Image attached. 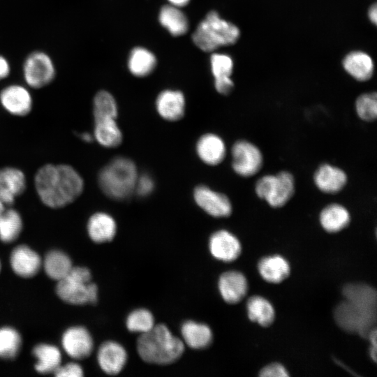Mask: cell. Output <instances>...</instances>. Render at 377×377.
<instances>
[{
    "instance_id": "41",
    "label": "cell",
    "mask_w": 377,
    "mask_h": 377,
    "mask_svg": "<svg viewBox=\"0 0 377 377\" xmlns=\"http://www.w3.org/2000/svg\"><path fill=\"white\" fill-rule=\"evenodd\" d=\"M376 328L370 331L367 338L369 339L371 347L369 348V355L374 362L376 361Z\"/></svg>"
},
{
    "instance_id": "33",
    "label": "cell",
    "mask_w": 377,
    "mask_h": 377,
    "mask_svg": "<svg viewBox=\"0 0 377 377\" xmlns=\"http://www.w3.org/2000/svg\"><path fill=\"white\" fill-rule=\"evenodd\" d=\"M117 114L118 108L114 96L107 91L97 92L93 101L94 119H116Z\"/></svg>"
},
{
    "instance_id": "36",
    "label": "cell",
    "mask_w": 377,
    "mask_h": 377,
    "mask_svg": "<svg viewBox=\"0 0 377 377\" xmlns=\"http://www.w3.org/2000/svg\"><path fill=\"white\" fill-rule=\"evenodd\" d=\"M210 66L214 81L231 78L234 61L230 55L225 53H213L210 57Z\"/></svg>"
},
{
    "instance_id": "27",
    "label": "cell",
    "mask_w": 377,
    "mask_h": 377,
    "mask_svg": "<svg viewBox=\"0 0 377 377\" xmlns=\"http://www.w3.org/2000/svg\"><path fill=\"white\" fill-rule=\"evenodd\" d=\"M94 138L103 147L113 148L122 141V133L116 119L103 118L94 119Z\"/></svg>"
},
{
    "instance_id": "11",
    "label": "cell",
    "mask_w": 377,
    "mask_h": 377,
    "mask_svg": "<svg viewBox=\"0 0 377 377\" xmlns=\"http://www.w3.org/2000/svg\"><path fill=\"white\" fill-rule=\"evenodd\" d=\"M211 255L225 263L235 260L241 254L242 246L238 238L226 230L214 232L209 239Z\"/></svg>"
},
{
    "instance_id": "29",
    "label": "cell",
    "mask_w": 377,
    "mask_h": 377,
    "mask_svg": "<svg viewBox=\"0 0 377 377\" xmlns=\"http://www.w3.org/2000/svg\"><path fill=\"white\" fill-rule=\"evenodd\" d=\"M249 318L263 327L269 326L274 320L275 311L272 304L265 298L255 295L246 302Z\"/></svg>"
},
{
    "instance_id": "28",
    "label": "cell",
    "mask_w": 377,
    "mask_h": 377,
    "mask_svg": "<svg viewBox=\"0 0 377 377\" xmlns=\"http://www.w3.org/2000/svg\"><path fill=\"white\" fill-rule=\"evenodd\" d=\"M156 66L154 54L143 47H135L131 51L128 59V68L136 77L149 75Z\"/></svg>"
},
{
    "instance_id": "6",
    "label": "cell",
    "mask_w": 377,
    "mask_h": 377,
    "mask_svg": "<svg viewBox=\"0 0 377 377\" xmlns=\"http://www.w3.org/2000/svg\"><path fill=\"white\" fill-rule=\"evenodd\" d=\"M91 279V272L87 267H73L64 278L58 281L57 293L69 304H94L98 299V287Z\"/></svg>"
},
{
    "instance_id": "4",
    "label": "cell",
    "mask_w": 377,
    "mask_h": 377,
    "mask_svg": "<svg viewBox=\"0 0 377 377\" xmlns=\"http://www.w3.org/2000/svg\"><path fill=\"white\" fill-rule=\"evenodd\" d=\"M240 36L236 24L222 18L216 10H211L198 24L192 39L199 49L212 52L221 47L235 44Z\"/></svg>"
},
{
    "instance_id": "18",
    "label": "cell",
    "mask_w": 377,
    "mask_h": 377,
    "mask_svg": "<svg viewBox=\"0 0 377 377\" xmlns=\"http://www.w3.org/2000/svg\"><path fill=\"white\" fill-rule=\"evenodd\" d=\"M347 181L344 170L328 163L320 165L313 175L315 185L325 193H339L345 187Z\"/></svg>"
},
{
    "instance_id": "16",
    "label": "cell",
    "mask_w": 377,
    "mask_h": 377,
    "mask_svg": "<svg viewBox=\"0 0 377 377\" xmlns=\"http://www.w3.org/2000/svg\"><path fill=\"white\" fill-rule=\"evenodd\" d=\"M341 65L343 70L358 82H367L374 75L375 66L373 58L360 50L348 52L343 57Z\"/></svg>"
},
{
    "instance_id": "24",
    "label": "cell",
    "mask_w": 377,
    "mask_h": 377,
    "mask_svg": "<svg viewBox=\"0 0 377 377\" xmlns=\"http://www.w3.org/2000/svg\"><path fill=\"white\" fill-rule=\"evenodd\" d=\"M258 270L265 281L278 283L289 276L290 267L286 258L274 255L261 258L258 263Z\"/></svg>"
},
{
    "instance_id": "19",
    "label": "cell",
    "mask_w": 377,
    "mask_h": 377,
    "mask_svg": "<svg viewBox=\"0 0 377 377\" xmlns=\"http://www.w3.org/2000/svg\"><path fill=\"white\" fill-rule=\"evenodd\" d=\"M185 104V97L182 91L165 89L158 94L156 109L163 119L176 121L184 115Z\"/></svg>"
},
{
    "instance_id": "38",
    "label": "cell",
    "mask_w": 377,
    "mask_h": 377,
    "mask_svg": "<svg viewBox=\"0 0 377 377\" xmlns=\"http://www.w3.org/2000/svg\"><path fill=\"white\" fill-rule=\"evenodd\" d=\"M154 188L153 178L147 174L138 177L135 191L141 197H145L151 193Z\"/></svg>"
},
{
    "instance_id": "10",
    "label": "cell",
    "mask_w": 377,
    "mask_h": 377,
    "mask_svg": "<svg viewBox=\"0 0 377 377\" xmlns=\"http://www.w3.org/2000/svg\"><path fill=\"white\" fill-rule=\"evenodd\" d=\"M193 198L195 203L212 216L224 218L232 213V207L229 198L205 185H198L195 188Z\"/></svg>"
},
{
    "instance_id": "46",
    "label": "cell",
    "mask_w": 377,
    "mask_h": 377,
    "mask_svg": "<svg viewBox=\"0 0 377 377\" xmlns=\"http://www.w3.org/2000/svg\"><path fill=\"white\" fill-rule=\"evenodd\" d=\"M5 205L0 200V215L5 210Z\"/></svg>"
},
{
    "instance_id": "37",
    "label": "cell",
    "mask_w": 377,
    "mask_h": 377,
    "mask_svg": "<svg viewBox=\"0 0 377 377\" xmlns=\"http://www.w3.org/2000/svg\"><path fill=\"white\" fill-rule=\"evenodd\" d=\"M357 116L364 121H371L377 117V95L376 92L364 93L360 95L355 104Z\"/></svg>"
},
{
    "instance_id": "35",
    "label": "cell",
    "mask_w": 377,
    "mask_h": 377,
    "mask_svg": "<svg viewBox=\"0 0 377 377\" xmlns=\"http://www.w3.org/2000/svg\"><path fill=\"white\" fill-rule=\"evenodd\" d=\"M21 337L13 328L4 327L0 329V357L13 359L21 346Z\"/></svg>"
},
{
    "instance_id": "3",
    "label": "cell",
    "mask_w": 377,
    "mask_h": 377,
    "mask_svg": "<svg viewBox=\"0 0 377 377\" xmlns=\"http://www.w3.org/2000/svg\"><path fill=\"white\" fill-rule=\"evenodd\" d=\"M185 345L164 324L155 325L148 332L140 334L137 351L140 358L150 364H169L182 355Z\"/></svg>"
},
{
    "instance_id": "7",
    "label": "cell",
    "mask_w": 377,
    "mask_h": 377,
    "mask_svg": "<svg viewBox=\"0 0 377 377\" xmlns=\"http://www.w3.org/2000/svg\"><path fill=\"white\" fill-rule=\"evenodd\" d=\"M255 192L259 198L266 201L272 207H281L294 194V177L288 171L264 175L256 183Z\"/></svg>"
},
{
    "instance_id": "9",
    "label": "cell",
    "mask_w": 377,
    "mask_h": 377,
    "mask_svg": "<svg viewBox=\"0 0 377 377\" xmlns=\"http://www.w3.org/2000/svg\"><path fill=\"white\" fill-rule=\"evenodd\" d=\"M23 75L29 87L34 89L42 88L54 80V63L49 55L43 52H31L24 61Z\"/></svg>"
},
{
    "instance_id": "15",
    "label": "cell",
    "mask_w": 377,
    "mask_h": 377,
    "mask_svg": "<svg viewBox=\"0 0 377 377\" xmlns=\"http://www.w3.org/2000/svg\"><path fill=\"white\" fill-rule=\"evenodd\" d=\"M24 172L14 167L0 168V200L7 206L15 202V199L26 188Z\"/></svg>"
},
{
    "instance_id": "25",
    "label": "cell",
    "mask_w": 377,
    "mask_h": 377,
    "mask_svg": "<svg viewBox=\"0 0 377 377\" xmlns=\"http://www.w3.org/2000/svg\"><path fill=\"white\" fill-rule=\"evenodd\" d=\"M319 221L325 231L338 232L349 225L350 214L343 205L331 203L321 210Z\"/></svg>"
},
{
    "instance_id": "8",
    "label": "cell",
    "mask_w": 377,
    "mask_h": 377,
    "mask_svg": "<svg viewBox=\"0 0 377 377\" xmlns=\"http://www.w3.org/2000/svg\"><path fill=\"white\" fill-rule=\"evenodd\" d=\"M232 167L239 176L249 177L258 173L263 164V156L260 149L252 142L239 140L231 149Z\"/></svg>"
},
{
    "instance_id": "12",
    "label": "cell",
    "mask_w": 377,
    "mask_h": 377,
    "mask_svg": "<svg viewBox=\"0 0 377 377\" xmlns=\"http://www.w3.org/2000/svg\"><path fill=\"white\" fill-rule=\"evenodd\" d=\"M61 343L66 353L77 360L89 356L94 348L91 335L81 326L68 329L62 336Z\"/></svg>"
},
{
    "instance_id": "44",
    "label": "cell",
    "mask_w": 377,
    "mask_h": 377,
    "mask_svg": "<svg viewBox=\"0 0 377 377\" xmlns=\"http://www.w3.org/2000/svg\"><path fill=\"white\" fill-rule=\"evenodd\" d=\"M168 1L172 6L181 8L186 6L190 0H168Z\"/></svg>"
},
{
    "instance_id": "39",
    "label": "cell",
    "mask_w": 377,
    "mask_h": 377,
    "mask_svg": "<svg viewBox=\"0 0 377 377\" xmlns=\"http://www.w3.org/2000/svg\"><path fill=\"white\" fill-rule=\"evenodd\" d=\"M54 374L58 377H81L83 376V370L78 364L71 362L60 365Z\"/></svg>"
},
{
    "instance_id": "5",
    "label": "cell",
    "mask_w": 377,
    "mask_h": 377,
    "mask_svg": "<svg viewBox=\"0 0 377 377\" xmlns=\"http://www.w3.org/2000/svg\"><path fill=\"white\" fill-rule=\"evenodd\" d=\"M138 177L135 164L128 158L118 156L101 170L98 183L108 197L121 200L134 192Z\"/></svg>"
},
{
    "instance_id": "1",
    "label": "cell",
    "mask_w": 377,
    "mask_h": 377,
    "mask_svg": "<svg viewBox=\"0 0 377 377\" xmlns=\"http://www.w3.org/2000/svg\"><path fill=\"white\" fill-rule=\"evenodd\" d=\"M342 295L345 300L334 310L336 323L346 332L367 338L376 324V289L366 283H348L343 287Z\"/></svg>"
},
{
    "instance_id": "2",
    "label": "cell",
    "mask_w": 377,
    "mask_h": 377,
    "mask_svg": "<svg viewBox=\"0 0 377 377\" xmlns=\"http://www.w3.org/2000/svg\"><path fill=\"white\" fill-rule=\"evenodd\" d=\"M34 185L41 202L57 209L72 203L81 195L84 180L70 165L45 164L37 170Z\"/></svg>"
},
{
    "instance_id": "42",
    "label": "cell",
    "mask_w": 377,
    "mask_h": 377,
    "mask_svg": "<svg viewBox=\"0 0 377 377\" xmlns=\"http://www.w3.org/2000/svg\"><path fill=\"white\" fill-rule=\"evenodd\" d=\"M10 71V64L8 60L0 55V80L8 76Z\"/></svg>"
},
{
    "instance_id": "32",
    "label": "cell",
    "mask_w": 377,
    "mask_h": 377,
    "mask_svg": "<svg viewBox=\"0 0 377 377\" xmlns=\"http://www.w3.org/2000/svg\"><path fill=\"white\" fill-rule=\"evenodd\" d=\"M22 229L20 214L14 209H5L0 215V239L5 243L15 241Z\"/></svg>"
},
{
    "instance_id": "14",
    "label": "cell",
    "mask_w": 377,
    "mask_h": 377,
    "mask_svg": "<svg viewBox=\"0 0 377 377\" xmlns=\"http://www.w3.org/2000/svg\"><path fill=\"white\" fill-rule=\"evenodd\" d=\"M127 360L126 350L115 341L103 343L97 353V360L101 369L109 375L120 373L125 367Z\"/></svg>"
},
{
    "instance_id": "23",
    "label": "cell",
    "mask_w": 377,
    "mask_h": 377,
    "mask_svg": "<svg viewBox=\"0 0 377 377\" xmlns=\"http://www.w3.org/2000/svg\"><path fill=\"white\" fill-rule=\"evenodd\" d=\"M182 340L184 345L193 349H204L213 339L211 328L206 324L187 320L181 327Z\"/></svg>"
},
{
    "instance_id": "20",
    "label": "cell",
    "mask_w": 377,
    "mask_h": 377,
    "mask_svg": "<svg viewBox=\"0 0 377 377\" xmlns=\"http://www.w3.org/2000/svg\"><path fill=\"white\" fill-rule=\"evenodd\" d=\"M10 262L13 272L24 278L36 275L41 266L38 254L26 245L17 246L13 250Z\"/></svg>"
},
{
    "instance_id": "47",
    "label": "cell",
    "mask_w": 377,
    "mask_h": 377,
    "mask_svg": "<svg viewBox=\"0 0 377 377\" xmlns=\"http://www.w3.org/2000/svg\"><path fill=\"white\" fill-rule=\"evenodd\" d=\"M0 269H1V264H0Z\"/></svg>"
},
{
    "instance_id": "43",
    "label": "cell",
    "mask_w": 377,
    "mask_h": 377,
    "mask_svg": "<svg viewBox=\"0 0 377 377\" xmlns=\"http://www.w3.org/2000/svg\"><path fill=\"white\" fill-rule=\"evenodd\" d=\"M367 17L369 22L374 26L377 24V6L376 3H372L368 8Z\"/></svg>"
},
{
    "instance_id": "26",
    "label": "cell",
    "mask_w": 377,
    "mask_h": 377,
    "mask_svg": "<svg viewBox=\"0 0 377 377\" xmlns=\"http://www.w3.org/2000/svg\"><path fill=\"white\" fill-rule=\"evenodd\" d=\"M158 21L173 36H182L188 30V20L184 13L180 8L171 4L161 8Z\"/></svg>"
},
{
    "instance_id": "21",
    "label": "cell",
    "mask_w": 377,
    "mask_h": 377,
    "mask_svg": "<svg viewBox=\"0 0 377 377\" xmlns=\"http://www.w3.org/2000/svg\"><path fill=\"white\" fill-rule=\"evenodd\" d=\"M196 153L200 159L207 165H216L225 158L226 147L224 141L214 133H206L196 142Z\"/></svg>"
},
{
    "instance_id": "13",
    "label": "cell",
    "mask_w": 377,
    "mask_h": 377,
    "mask_svg": "<svg viewBox=\"0 0 377 377\" xmlns=\"http://www.w3.org/2000/svg\"><path fill=\"white\" fill-rule=\"evenodd\" d=\"M0 103L8 113L21 117L31 112L33 101L31 94L24 87L11 84L1 91Z\"/></svg>"
},
{
    "instance_id": "34",
    "label": "cell",
    "mask_w": 377,
    "mask_h": 377,
    "mask_svg": "<svg viewBox=\"0 0 377 377\" xmlns=\"http://www.w3.org/2000/svg\"><path fill=\"white\" fill-rule=\"evenodd\" d=\"M126 325L130 332L141 334L148 332L155 325L154 317L147 309H136L128 315Z\"/></svg>"
},
{
    "instance_id": "22",
    "label": "cell",
    "mask_w": 377,
    "mask_h": 377,
    "mask_svg": "<svg viewBox=\"0 0 377 377\" xmlns=\"http://www.w3.org/2000/svg\"><path fill=\"white\" fill-rule=\"evenodd\" d=\"M87 228L92 241L96 243H104L111 241L114 237L117 223L111 215L99 212L90 216Z\"/></svg>"
},
{
    "instance_id": "45",
    "label": "cell",
    "mask_w": 377,
    "mask_h": 377,
    "mask_svg": "<svg viewBox=\"0 0 377 377\" xmlns=\"http://www.w3.org/2000/svg\"><path fill=\"white\" fill-rule=\"evenodd\" d=\"M79 136L83 141L86 142H91L94 139L93 135H91L89 133H82Z\"/></svg>"
},
{
    "instance_id": "30",
    "label": "cell",
    "mask_w": 377,
    "mask_h": 377,
    "mask_svg": "<svg viewBox=\"0 0 377 377\" xmlns=\"http://www.w3.org/2000/svg\"><path fill=\"white\" fill-rule=\"evenodd\" d=\"M33 355L37 359L35 369L40 374L54 373L61 365V353L52 345L41 343L36 346L33 349Z\"/></svg>"
},
{
    "instance_id": "40",
    "label": "cell",
    "mask_w": 377,
    "mask_h": 377,
    "mask_svg": "<svg viewBox=\"0 0 377 377\" xmlns=\"http://www.w3.org/2000/svg\"><path fill=\"white\" fill-rule=\"evenodd\" d=\"M261 377H286L289 374L286 368L279 363H272L264 367L260 371Z\"/></svg>"
},
{
    "instance_id": "31",
    "label": "cell",
    "mask_w": 377,
    "mask_h": 377,
    "mask_svg": "<svg viewBox=\"0 0 377 377\" xmlns=\"http://www.w3.org/2000/svg\"><path fill=\"white\" fill-rule=\"evenodd\" d=\"M43 267L49 277L59 281L69 273L73 265L71 258L66 253L54 250L46 254Z\"/></svg>"
},
{
    "instance_id": "17",
    "label": "cell",
    "mask_w": 377,
    "mask_h": 377,
    "mask_svg": "<svg viewBox=\"0 0 377 377\" xmlns=\"http://www.w3.org/2000/svg\"><path fill=\"white\" fill-rule=\"evenodd\" d=\"M218 288L223 300L231 304L239 302L246 295L248 283L240 272L230 270L223 272L219 279Z\"/></svg>"
}]
</instances>
